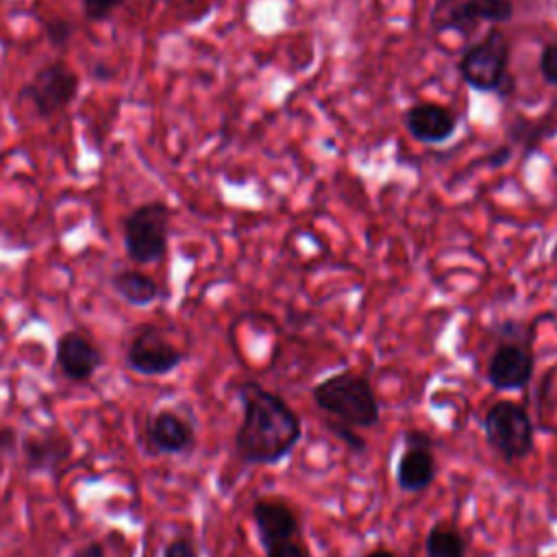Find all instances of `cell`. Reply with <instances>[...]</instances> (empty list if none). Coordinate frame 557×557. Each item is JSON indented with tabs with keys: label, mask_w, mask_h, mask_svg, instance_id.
<instances>
[{
	"label": "cell",
	"mask_w": 557,
	"mask_h": 557,
	"mask_svg": "<svg viewBox=\"0 0 557 557\" xmlns=\"http://www.w3.org/2000/svg\"><path fill=\"white\" fill-rule=\"evenodd\" d=\"M242 422L235 431V453L246 466H276L289 457L302 437L298 413L283 396L259 381H242L237 387Z\"/></svg>",
	"instance_id": "cell-1"
},
{
	"label": "cell",
	"mask_w": 557,
	"mask_h": 557,
	"mask_svg": "<svg viewBox=\"0 0 557 557\" xmlns=\"http://www.w3.org/2000/svg\"><path fill=\"white\" fill-rule=\"evenodd\" d=\"M311 398L320 411L355 429H372L381 420V405L370 379L344 370L313 385Z\"/></svg>",
	"instance_id": "cell-2"
},
{
	"label": "cell",
	"mask_w": 557,
	"mask_h": 557,
	"mask_svg": "<svg viewBox=\"0 0 557 557\" xmlns=\"http://www.w3.org/2000/svg\"><path fill=\"white\" fill-rule=\"evenodd\" d=\"M511 46L507 35L492 26L481 39L466 46L457 70L461 81L481 94H498L507 98L516 91V78L509 74Z\"/></svg>",
	"instance_id": "cell-3"
},
{
	"label": "cell",
	"mask_w": 557,
	"mask_h": 557,
	"mask_svg": "<svg viewBox=\"0 0 557 557\" xmlns=\"http://www.w3.org/2000/svg\"><path fill=\"white\" fill-rule=\"evenodd\" d=\"M172 209L163 200L137 205L122 220V244L131 261L139 265L159 263L168 252Z\"/></svg>",
	"instance_id": "cell-4"
},
{
	"label": "cell",
	"mask_w": 557,
	"mask_h": 557,
	"mask_svg": "<svg viewBox=\"0 0 557 557\" xmlns=\"http://www.w3.org/2000/svg\"><path fill=\"white\" fill-rule=\"evenodd\" d=\"M483 433L492 450H496L507 463L520 461L533 450V422L527 409L513 400H496L485 418Z\"/></svg>",
	"instance_id": "cell-5"
},
{
	"label": "cell",
	"mask_w": 557,
	"mask_h": 557,
	"mask_svg": "<svg viewBox=\"0 0 557 557\" xmlns=\"http://www.w3.org/2000/svg\"><path fill=\"white\" fill-rule=\"evenodd\" d=\"M513 17L511 0H435L429 26L435 35L457 33L470 37L479 24H505Z\"/></svg>",
	"instance_id": "cell-6"
},
{
	"label": "cell",
	"mask_w": 557,
	"mask_h": 557,
	"mask_svg": "<svg viewBox=\"0 0 557 557\" xmlns=\"http://www.w3.org/2000/svg\"><path fill=\"white\" fill-rule=\"evenodd\" d=\"M78 94V76L61 61L48 63L33 74L20 89L17 102L28 100L39 117H50L74 102Z\"/></svg>",
	"instance_id": "cell-7"
},
{
	"label": "cell",
	"mask_w": 557,
	"mask_h": 557,
	"mask_svg": "<svg viewBox=\"0 0 557 557\" xmlns=\"http://www.w3.org/2000/svg\"><path fill=\"white\" fill-rule=\"evenodd\" d=\"M187 359L185 350L172 344L157 326H141L128 342L124 361L141 376H165Z\"/></svg>",
	"instance_id": "cell-8"
},
{
	"label": "cell",
	"mask_w": 557,
	"mask_h": 557,
	"mask_svg": "<svg viewBox=\"0 0 557 557\" xmlns=\"http://www.w3.org/2000/svg\"><path fill=\"white\" fill-rule=\"evenodd\" d=\"M196 444L194 424L176 409H159L141 424L139 446L148 455H185Z\"/></svg>",
	"instance_id": "cell-9"
},
{
	"label": "cell",
	"mask_w": 557,
	"mask_h": 557,
	"mask_svg": "<svg viewBox=\"0 0 557 557\" xmlns=\"http://www.w3.org/2000/svg\"><path fill=\"white\" fill-rule=\"evenodd\" d=\"M529 342L531 339L505 342L490 355L485 379L496 392H516L531 383L535 357Z\"/></svg>",
	"instance_id": "cell-10"
},
{
	"label": "cell",
	"mask_w": 557,
	"mask_h": 557,
	"mask_svg": "<svg viewBox=\"0 0 557 557\" xmlns=\"http://www.w3.org/2000/svg\"><path fill=\"white\" fill-rule=\"evenodd\" d=\"M54 363L72 383H87L104 366L102 350L81 331H63L54 342Z\"/></svg>",
	"instance_id": "cell-11"
},
{
	"label": "cell",
	"mask_w": 557,
	"mask_h": 557,
	"mask_svg": "<svg viewBox=\"0 0 557 557\" xmlns=\"http://www.w3.org/2000/svg\"><path fill=\"white\" fill-rule=\"evenodd\" d=\"M20 450L30 474H50L72 457V440L61 429L46 426L37 433H26L20 440Z\"/></svg>",
	"instance_id": "cell-12"
},
{
	"label": "cell",
	"mask_w": 557,
	"mask_h": 557,
	"mask_svg": "<svg viewBox=\"0 0 557 557\" xmlns=\"http://www.w3.org/2000/svg\"><path fill=\"white\" fill-rule=\"evenodd\" d=\"M405 131L420 144H444L457 133V115L437 102H416L403 115Z\"/></svg>",
	"instance_id": "cell-13"
},
{
	"label": "cell",
	"mask_w": 557,
	"mask_h": 557,
	"mask_svg": "<svg viewBox=\"0 0 557 557\" xmlns=\"http://www.w3.org/2000/svg\"><path fill=\"white\" fill-rule=\"evenodd\" d=\"M250 516L261 546L296 540L300 535V520L294 509L283 500L259 498L255 500Z\"/></svg>",
	"instance_id": "cell-14"
},
{
	"label": "cell",
	"mask_w": 557,
	"mask_h": 557,
	"mask_svg": "<svg viewBox=\"0 0 557 557\" xmlns=\"http://www.w3.org/2000/svg\"><path fill=\"white\" fill-rule=\"evenodd\" d=\"M435 474V455L429 448H405L396 461V485L407 494L424 492Z\"/></svg>",
	"instance_id": "cell-15"
},
{
	"label": "cell",
	"mask_w": 557,
	"mask_h": 557,
	"mask_svg": "<svg viewBox=\"0 0 557 557\" xmlns=\"http://www.w3.org/2000/svg\"><path fill=\"white\" fill-rule=\"evenodd\" d=\"M505 135H507V141L509 146H520L522 148V159H531L542 141H546L548 137L557 135V120L555 117H542V120H531V117H524V115H516L507 122V128H505Z\"/></svg>",
	"instance_id": "cell-16"
},
{
	"label": "cell",
	"mask_w": 557,
	"mask_h": 557,
	"mask_svg": "<svg viewBox=\"0 0 557 557\" xmlns=\"http://www.w3.org/2000/svg\"><path fill=\"white\" fill-rule=\"evenodd\" d=\"M113 292L131 307H148L152 305L159 294H161V287L159 283L141 272V270H135V268H122V270H115L109 278Z\"/></svg>",
	"instance_id": "cell-17"
},
{
	"label": "cell",
	"mask_w": 557,
	"mask_h": 557,
	"mask_svg": "<svg viewBox=\"0 0 557 557\" xmlns=\"http://www.w3.org/2000/svg\"><path fill=\"white\" fill-rule=\"evenodd\" d=\"M424 557H466V540L455 527L437 522L426 531Z\"/></svg>",
	"instance_id": "cell-18"
},
{
	"label": "cell",
	"mask_w": 557,
	"mask_h": 557,
	"mask_svg": "<svg viewBox=\"0 0 557 557\" xmlns=\"http://www.w3.org/2000/svg\"><path fill=\"white\" fill-rule=\"evenodd\" d=\"M352 455H363L366 450H368V442L357 433V429L355 426H348V424H344V422H339V420H326V424H324Z\"/></svg>",
	"instance_id": "cell-19"
},
{
	"label": "cell",
	"mask_w": 557,
	"mask_h": 557,
	"mask_svg": "<svg viewBox=\"0 0 557 557\" xmlns=\"http://www.w3.org/2000/svg\"><path fill=\"white\" fill-rule=\"evenodd\" d=\"M540 74L546 85L557 87V41L546 44L540 52Z\"/></svg>",
	"instance_id": "cell-20"
},
{
	"label": "cell",
	"mask_w": 557,
	"mask_h": 557,
	"mask_svg": "<svg viewBox=\"0 0 557 557\" xmlns=\"http://www.w3.org/2000/svg\"><path fill=\"white\" fill-rule=\"evenodd\" d=\"M161 557H200V553L189 535H174L163 544Z\"/></svg>",
	"instance_id": "cell-21"
},
{
	"label": "cell",
	"mask_w": 557,
	"mask_h": 557,
	"mask_svg": "<svg viewBox=\"0 0 557 557\" xmlns=\"http://www.w3.org/2000/svg\"><path fill=\"white\" fill-rule=\"evenodd\" d=\"M124 2L126 0H83V15L89 22H102Z\"/></svg>",
	"instance_id": "cell-22"
},
{
	"label": "cell",
	"mask_w": 557,
	"mask_h": 557,
	"mask_svg": "<svg viewBox=\"0 0 557 557\" xmlns=\"http://www.w3.org/2000/svg\"><path fill=\"white\" fill-rule=\"evenodd\" d=\"M265 557H311V550L307 544L298 540H287V542H276L270 546H263Z\"/></svg>",
	"instance_id": "cell-23"
},
{
	"label": "cell",
	"mask_w": 557,
	"mask_h": 557,
	"mask_svg": "<svg viewBox=\"0 0 557 557\" xmlns=\"http://www.w3.org/2000/svg\"><path fill=\"white\" fill-rule=\"evenodd\" d=\"M44 33L52 46L63 48L72 39L74 26L67 20H50L44 24Z\"/></svg>",
	"instance_id": "cell-24"
},
{
	"label": "cell",
	"mask_w": 557,
	"mask_h": 557,
	"mask_svg": "<svg viewBox=\"0 0 557 557\" xmlns=\"http://www.w3.org/2000/svg\"><path fill=\"white\" fill-rule=\"evenodd\" d=\"M70 557H109V546L104 540H89L76 546Z\"/></svg>",
	"instance_id": "cell-25"
},
{
	"label": "cell",
	"mask_w": 557,
	"mask_h": 557,
	"mask_svg": "<svg viewBox=\"0 0 557 557\" xmlns=\"http://www.w3.org/2000/svg\"><path fill=\"white\" fill-rule=\"evenodd\" d=\"M403 442H405V448H429V450H433V446H435L431 433H426L422 429H409L403 435Z\"/></svg>",
	"instance_id": "cell-26"
},
{
	"label": "cell",
	"mask_w": 557,
	"mask_h": 557,
	"mask_svg": "<svg viewBox=\"0 0 557 557\" xmlns=\"http://www.w3.org/2000/svg\"><path fill=\"white\" fill-rule=\"evenodd\" d=\"M17 446H20V437L15 429L0 426V455H15Z\"/></svg>",
	"instance_id": "cell-27"
},
{
	"label": "cell",
	"mask_w": 557,
	"mask_h": 557,
	"mask_svg": "<svg viewBox=\"0 0 557 557\" xmlns=\"http://www.w3.org/2000/svg\"><path fill=\"white\" fill-rule=\"evenodd\" d=\"M511 157H513V148H511L509 144H505V146H500L496 152H492V154L485 159V163H487L490 168H503V165H507V163L511 161Z\"/></svg>",
	"instance_id": "cell-28"
},
{
	"label": "cell",
	"mask_w": 557,
	"mask_h": 557,
	"mask_svg": "<svg viewBox=\"0 0 557 557\" xmlns=\"http://www.w3.org/2000/svg\"><path fill=\"white\" fill-rule=\"evenodd\" d=\"M363 557H396V555L392 550H387V548H374V550L366 553Z\"/></svg>",
	"instance_id": "cell-29"
},
{
	"label": "cell",
	"mask_w": 557,
	"mask_h": 557,
	"mask_svg": "<svg viewBox=\"0 0 557 557\" xmlns=\"http://www.w3.org/2000/svg\"><path fill=\"white\" fill-rule=\"evenodd\" d=\"M553 259H555V263H557V242H555V246H553Z\"/></svg>",
	"instance_id": "cell-30"
},
{
	"label": "cell",
	"mask_w": 557,
	"mask_h": 557,
	"mask_svg": "<svg viewBox=\"0 0 557 557\" xmlns=\"http://www.w3.org/2000/svg\"><path fill=\"white\" fill-rule=\"evenodd\" d=\"M152 2H168V0H152Z\"/></svg>",
	"instance_id": "cell-31"
}]
</instances>
